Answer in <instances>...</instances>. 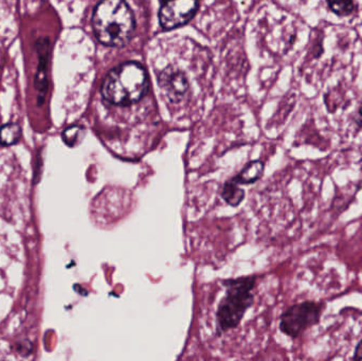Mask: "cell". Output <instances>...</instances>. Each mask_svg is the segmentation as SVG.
<instances>
[{
	"mask_svg": "<svg viewBox=\"0 0 362 361\" xmlns=\"http://www.w3.org/2000/svg\"><path fill=\"white\" fill-rule=\"evenodd\" d=\"M93 27L102 44L120 47L131 40L135 18L125 0H102L93 12Z\"/></svg>",
	"mask_w": 362,
	"mask_h": 361,
	"instance_id": "cell-1",
	"label": "cell"
},
{
	"mask_svg": "<svg viewBox=\"0 0 362 361\" xmlns=\"http://www.w3.org/2000/svg\"><path fill=\"white\" fill-rule=\"evenodd\" d=\"M148 90V76L142 66L127 63L112 69L102 85V95L115 105H131Z\"/></svg>",
	"mask_w": 362,
	"mask_h": 361,
	"instance_id": "cell-2",
	"label": "cell"
},
{
	"mask_svg": "<svg viewBox=\"0 0 362 361\" xmlns=\"http://www.w3.org/2000/svg\"><path fill=\"white\" fill-rule=\"evenodd\" d=\"M255 282V277L238 278L225 282L226 294L215 315L219 334L240 326L245 314L252 305Z\"/></svg>",
	"mask_w": 362,
	"mask_h": 361,
	"instance_id": "cell-3",
	"label": "cell"
},
{
	"mask_svg": "<svg viewBox=\"0 0 362 361\" xmlns=\"http://www.w3.org/2000/svg\"><path fill=\"white\" fill-rule=\"evenodd\" d=\"M325 303L305 301L287 309L281 316L280 330L291 338L296 339L320 321Z\"/></svg>",
	"mask_w": 362,
	"mask_h": 361,
	"instance_id": "cell-4",
	"label": "cell"
},
{
	"mask_svg": "<svg viewBox=\"0 0 362 361\" xmlns=\"http://www.w3.org/2000/svg\"><path fill=\"white\" fill-rule=\"evenodd\" d=\"M198 0H167L161 6L159 19L165 29H174L191 20L197 11Z\"/></svg>",
	"mask_w": 362,
	"mask_h": 361,
	"instance_id": "cell-5",
	"label": "cell"
},
{
	"mask_svg": "<svg viewBox=\"0 0 362 361\" xmlns=\"http://www.w3.org/2000/svg\"><path fill=\"white\" fill-rule=\"evenodd\" d=\"M159 85L168 99L175 103L182 99L189 88L185 74L174 68H168L160 74Z\"/></svg>",
	"mask_w": 362,
	"mask_h": 361,
	"instance_id": "cell-6",
	"label": "cell"
},
{
	"mask_svg": "<svg viewBox=\"0 0 362 361\" xmlns=\"http://www.w3.org/2000/svg\"><path fill=\"white\" fill-rule=\"evenodd\" d=\"M49 47H50V42H49L48 37H42L36 42V49H37L38 59H40V63H38L37 73H36L35 78V87L40 93V97H38V102L40 101L42 97V102L44 101L45 95H46L47 89H48V83H47L46 78V68L48 65L49 59Z\"/></svg>",
	"mask_w": 362,
	"mask_h": 361,
	"instance_id": "cell-7",
	"label": "cell"
},
{
	"mask_svg": "<svg viewBox=\"0 0 362 361\" xmlns=\"http://www.w3.org/2000/svg\"><path fill=\"white\" fill-rule=\"evenodd\" d=\"M264 173V163L259 160H253L247 163L246 167L235 177L232 178L235 184H248L259 180Z\"/></svg>",
	"mask_w": 362,
	"mask_h": 361,
	"instance_id": "cell-8",
	"label": "cell"
},
{
	"mask_svg": "<svg viewBox=\"0 0 362 361\" xmlns=\"http://www.w3.org/2000/svg\"><path fill=\"white\" fill-rule=\"evenodd\" d=\"M329 11L338 17H346L356 12L358 6L355 0H327Z\"/></svg>",
	"mask_w": 362,
	"mask_h": 361,
	"instance_id": "cell-9",
	"label": "cell"
},
{
	"mask_svg": "<svg viewBox=\"0 0 362 361\" xmlns=\"http://www.w3.org/2000/svg\"><path fill=\"white\" fill-rule=\"evenodd\" d=\"M221 196L223 197V199H225L230 206L236 207V206L240 205V201L244 199L245 192L243 189L240 188V184H235L233 180L230 179L228 180L225 186H223Z\"/></svg>",
	"mask_w": 362,
	"mask_h": 361,
	"instance_id": "cell-10",
	"label": "cell"
},
{
	"mask_svg": "<svg viewBox=\"0 0 362 361\" xmlns=\"http://www.w3.org/2000/svg\"><path fill=\"white\" fill-rule=\"evenodd\" d=\"M21 137V129L16 123H8L0 126V144L10 146L16 144Z\"/></svg>",
	"mask_w": 362,
	"mask_h": 361,
	"instance_id": "cell-11",
	"label": "cell"
},
{
	"mask_svg": "<svg viewBox=\"0 0 362 361\" xmlns=\"http://www.w3.org/2000/svg\"><path fill=\"white\" fill-rule=\"evenodd\" d=\"M83 129L80 126H71L65 129L63 133V140L66 144L69 146H74L78 140L81 134H82Z\"/></svg>",
	"mask_w": 362,
	"mask_h": 361,
	"instance_id": "cell-12",
	"label": "cell"
},
{
	"mask_svg": "<svg viewBox=\"0 0 362 361\" xmlns=\"http://www.w3.org/2000/svg\"><path fill=\"white\" fill-rule=\"evenodd\" d=\"M353 360L362 361V341L358 343V345H357L356 350H355L354 357H353Z\"/></svg>",
	"mask_w": 362,
	"mask_h": 361,
	"instance_id": "cell-13",
	"label": "cell"
}]
</instances>
